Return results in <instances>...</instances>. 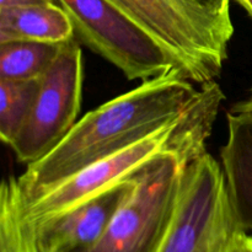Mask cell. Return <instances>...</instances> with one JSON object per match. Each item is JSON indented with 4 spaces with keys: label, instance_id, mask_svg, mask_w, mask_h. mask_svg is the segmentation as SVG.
I'll use <instances>...</instances> for the list:
<instances>
[{
    "label": "cell",
    "instance_id": "cell-11",
    "mask_svg": "<svg viewBox=\"0 0 252 252\" xmlns=\"http://www.w3.org/2000/svg\"><path fill=\"white\" fill-rule=\"evenodd\" d=\"M61 44L33 41L0 43V79L41 78L58 56Z\"/></svg>",
    "mask_w": 252,
    "mask_h": 252
},
{
    "label": "cell",
    "instance_id": "cell-12",
    "mask_svg": "<svg viewBox=\"0 0 252 252\" xmlns=\"http://www.w3.org/2000/svg\"><path fill=\"white\" fill-rule=\"evenodd\" d=\"M42 76L34 79H0V138L9 147L29 118Z\"/></svg>",
    "mask_w": 252,
    "mask_h": 252
},
{
    "label": "cell",
    "instance_id": "cell-7",
    "mask_svg": "<svg viewBox=\"0 0 252 252\" xmlns=\"http://www.w3.org/2000/svg\"><path fill=\"white\" fill-rule=\"evenodd\" d=\"M135 176L37 226L39 252H81L91 248L130 194Z\"/></svg>",
    "mask_w": 252,
    "mask_h": 252
},
{
    "label": "cell",
    "instance_id": "cell-1",
    "mask_svg": "<svg viewBox=\"0 0 252 252\" xmlns=\"http://www.w3.org/2000/svg\"><path fill=\"white\" fill-rule=\"evenodd\" d=\"M199 96L180 69L142 81L86 113L70 132L17 177L24 203H31L96 161L111 157L184 115Z\"/></svg>",
    "mask_w": 252,
    "mask_h": 252
},
{
    "label": "cell",
    "instance_id": "cell-3",
    "mask_svg": "<svg viewBox=\"0 0 252 252\" xmlns=\"http://www.w3.org/2000/svg\"><path fill=\"white\" fill-rule=\"evenodd\" d=\"M204 149L169 153L143 167L103 235L81 252H158L174 219L185 164Z\"/></svg>",
    "mask_w": 252,
    "mask_h": 252
},
{
    "label": "cell",
    "instance_id": "cell-5",
    "mask_svg": "<svg viewBox=\"0 0 252 252\" xmlns=\"http://www.w3.org/2000/svg\"><path fill=\"white\" fill-rule=\"evenodd\" d=\"M66 11L78 42L120 69L128 80H149L181 62L157 37L108 0H56Z\"/></svg>",
    "mask_w": 252,
    "mask_h": 252
},
{
    "label": "cell",
    "instance_id": "cell-15",
    "mask_svg": "<svg viewBox=\"0 0 252 252\" xmlns=\"http://www.w3.org/2000/svg\"><path fill=\"white\" fill-rule=\"evenodd\" d=\"M57 2L56 0H0V9H12V7L33 6V5Z\"/></svg>",
    "mask_w": 252,
    "mask_h": 252
},
{
    "label": "cell",
    "instance_id": "cell-16",
    "mask_svg": "<svg viewBox=\"0 0 252 252\" xmlns=\"http://www.w3.org/2000/svg\"><path fill=\"white\" fill-rule=\"evenodd\" d=\"M235 1L239 2L252 17V0H235Z\"/></svg>",
    "mask_w": 252,
    "mask_h": 252
},
{
    "label": "cell",
    "instance_id": "cell-4",
    "mask_svg": "<svg viewBox=\"0 0 252 252\" xmlns=\"http://www.w3.org/2000/svg\"><path fill=\"white\" fill-rule=\"evenodd\" d=\"M241 230L221 164L207 149L196 153L185 164L174 219L158 252H225Z\"/></svg>",
    "mask_w": 252,
    "mask_h": 252
},
{
    "label": "cell",
    "instance_id": "cell-6",
    "mask_svg": "<svg viewBox=\"0 0 252 252\" xmlns=\"http://www.w3.org/2000/svg\"><path fill=\"white\" fill-rule=\"evenodd\" d=\"M83 52L76 38L61 44L29 118L9 145L17 161L32 164L48 154L78 122L83 96Z\"/></svg>",
    "mask_w": 252,
    "mask_h": 252
},
{
    "label": "cell",
    "instance_id": "cell-13",
    "mask_svg": "<svg viewBox=\"0 0 252 252\" xmlns=\"http://www.w3.org/2000/svg\"><path fill=\"white\" fill-rule=\"evenodd\" d=\"M225 252H252V236L246 230L239 231Z\"/></svg>",
    "mask_w": 252,
    "mask_h": 252
},
{
    "label": "cell",
    "instance_id": "cell-8",
    "mask_svg": "<svg viewBox=\"0 0 252 252\" xmlns=\"http://www.w3.org/2000/svg\"><path fill=\"white\" fill-rule=\"evenodd\" d=\"M226 120L228 139L220 149L226 191L241 228L252 230V105L236 103Z\"/></svg>",
    "mask_w": 252,
    "mask_h": 252
},
{
    "label": "cell",
    "instance_id": "cell-9",
    "mask_svg": "<svg viewBox=\"0 0 252 252\" xmlns=\"http://www.w3.org/2000/svg\"><path fill=\"white\" fill-rule=\"evenodd\" d=\"M75 38L73 25L58 2L0 9V43L33 41L61 44Z\"/></svg>",
    "mask_w": 252,
    "mask_h": 252
},
{
    "label": "cell",
    "instance_id": "cell-17",
    "mask_svg": "<svg viewBox=\"0 0 252 252\" xmlns=\"http://www.w3.org/2000/svg\"><path fill=\"white\" fill-rule=\"evenodd\" d=\"M249 102H250L251 103V105H252V93H251V96H250V98H249Z\"/></svg>",
    "mask_w": 252,
    "mask_h": 252
},
{
    "label": "cell",
    "instance_id": "cell-14",
    "mask_svg": "<svg viewBox=\"0 0 252 252\" xmlns=\"http://www.w3.org/2000/svg\"><path fill=\"white\" fill-rule=\"evenodd\" d=\"M198 4L206 9L216 12V14L230 16V1L231 0H196Z\"/></svg>",
    "mask_w": 252,
    "mask_h": 252
},
{
    "label": "cell",
    "instance_id": "cell-2",
    "mask_svg": "<svg viewBox=\"0 0 252 252\" xmlns=\"http://www.w3.org/2000/svg\"><path fill=\"white\" fill-rule=\"evenodd\" d=\"M157 37L182 63L197 85L214 81L228 59L234 34L230 16L196 0H108Z\"/></svg>",
    "mask_w": 252,
    "mask_h": 252
},
{
    "label": "cell",
    "instance_id": "cell-10",
    "mask_svg": "<svg viewBox=\"0 0 252 252\" xmlns=\"http://www.w3.org/2000/svg\"><path fill=\"white\" fill-rule=\"evenodd\" d=\"M0 252H39L36 231L24 217V198L17 177H7L0 189Z\"/></svg>",
    "mask_w": 252,
    "mask_h": 252
}]
</instances>
